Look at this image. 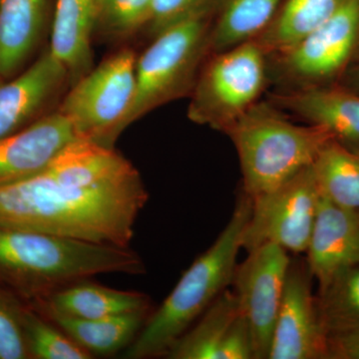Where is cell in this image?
I'll return each mask as SVG.
<instances>
[{"label": "cell", "instance_id": "44dd1931", "mask_svg": "<svg viewBox=\"0 0 359 359\" xmlns=\"http://www.w3.org/2000/svg\"><path fill=\"white\" fill-rule=\"evenodd\" d=\"M283 0H218L209 56L254 40L268 27Z\"/></svg>", "mask_w": 359, "mask_h": 359}, {"label": "cell", "instance_id": "603a6c76", "mask_svg": "<svg viewBox=\"0 0 359 359\" xmlns=\"http://www.w3.org/2000/svg\"><path fill=\"white\" fill-rule=\"evenodd\" d=\"M313 167L323 197L359 211V147L332 139L321 149Z\"/></svg>", "mask_w": 359, "mask_h": 359}, {"label": "cell", "instance_id": "30bf717a", "mask_svg": "<svg viewBox=\"0 0 359 359\" xmlns=\"http://www.w3.org/2000/svg\"><path fill=\"white\" fill-rule=\"evenodd\" d=\"M290 261L283 248L264 245L248 252L233 273V292L252 332L255 359H269Z\"/></svg>", "mask_w": 359, "mask_h": 359}, {"label": "cell", "instance_id": "484cf974", "mask_svg": "<svg viewBox=\"0 0 359 359\" xmlns=\"http://www.w3.org/2000/svg\"><path fill=\"white\" fill-rule=\"evenodd\" d=\"M153 0H106L99 9L96 26L102 34L121 39L149 25Z\"/></svg>", "mask_w": 359, "mask_h": 359}, {"label": "cell", "instance_id": "6da1fadb", "mask_svg": "<svg viewBox=\"0 0 359 359\" xmlns=\"http://www.w3.org/2000/svg\"><path fill=\"white\" fill-rule=\"evenodd\" d=\"M148 199L130 161L78 139L43 171L0 189V226L127 248Z\"/></svg>", "mask_w": 359, "mask_h": 359}, {"label": "cell", "instance_id": "52a82bcc", "mask_svg": "<svg viewBox=\"0 0 359 359\" xmlns=\"http://www.w3.org/2000/svg\"><path fill=\"white\" fill-rule=\"evenodd\" d=\"M136 60L133 51L124 49L71 86L57 109L80 138L113 148L133 104Z\"/></svg>", "mask_w": 359, "mask_h": 359}, {"label": "cell", "instance_id": "cb8c5ba5", "mask_svg": "<svg viewBox=\"0 0 359 359\" xmlns=\"http://www.w3.org/2000/svg\"><path fill=\"white\" fill-rule=\"evenodd\" d=\"M318 314L325 334L359 325V264L340 271L318 287Z\"/></svg>", "mask_w": 359, "mask_h": 359}, {"label": "cell", "instance_id": "7c38bea8", "mask_svg": "<svg viewBox=\"0 0 359 359\" xmlns=\"http://www.w3.org/2000/svg\"><path fill=\"white\" fill-rule=\"evenodd\" d=\"M67 85V70L49 49L20 74L0 80V138L20 132L55 111L51 107Z\"/></svg>", "mask_w": 359, "mask_h": 359}, {"label": "cell", "instance_id": "e0dca14e", "mask_svg": "<svg viewBox=\"0 0 359 359\" xmlns=\"http://www.w3.org/2000/svg\"><path fill=\"white\" fill-rule=\"evenodd\" d=\"M96 20L94 0H56L48 49L67 70L70 86L92 69L91 39Z\"/></svg>", "mask_w": 359, "mask_h": 359}, {"label": "cell", "instance_id": "ac0fdd59", "mask_svg": "<svg viewBox=\"0 0 359 359\" xmlns=\"http://www.w3.org/2000/svg\"><path fill=\"white\" fill-rule=\"evenodd\" d=\"M46 0H0V80L20 72L43 32Z\"/></svg>", "mask_w": 359, "mask_h": 359}, {"label": "cell", "instance_id": "5bb4252c", "mask_svg": "<svg viewBox=\"0 0 359 359\" xmlns=\"http://www.w3.org/2000/svg\"><path fill=\"white\" fill-rule=\"evenodd\" d=\"M306 254V264L318 287L359 264V211L321 197Z\"/></svg>", "mask_w": 359, "mask_h": 359}, {"label": "cell", "instance_id": "83f0119b", "mask_svg": "<svg viewBox=\"0 0 359 359\" xmlns=\"http://www.w3.org/2000/svg\"><path fill=\"white\" fill-rule=\"evenodd\" d=\"M217 0H153L149 28L153 37Z\"/></svg>", "mask_w": 359, "mask_h": 359}, {"label": "cell", "instance_id": "f546056e", "mask_svg": "<svg viewBox=\"0 0 359 359\" xmlns=\"http://www.w3.org/2000/svg\"><path fill=\"white\" fill-rule=\"evenodd\" d=\"M94 1H95L97 7V15H98L99 9H100V7L102 6V4L106 1V0H94Z\"/></svg>", "mask_w": 359, "mask_h": 359}, {"label": "cell", "instance_id": "8992f818", "mask_svg": "<svg viewBox=\"0 0 359 359\" xmlns=\"http://www.w3.org/2000/svg\"><path fill=\"white\" fill-rule=\"evenodd\" d=\"M271 85L269 58L255 40L205 59L190 94L189 119L226 133Z\"/></svg>", "mask_w": 359, "mask_h": 359}, {"label": "cell", "instance_id": "8fae6325", "mask_svg": "<svg viewBox=\"0 0 359 359\" xmlns=\"http://www.w3.org/2000/svg\"><path fill=\"white\" fill-rule=\"evenodd\" d=\"M306 262L290 261L269 359H327V334Z\"/></svg>", "mask_w": 359, "mask_h": 359}, {"label": "cell", "instance_id": "5b68a950", "mask_svg": "<svg viewBox=\"0 0 359 359\" xmlns=\"http://www.w3.org/2000/svg\"><path fill=\"white\" fill-rule=\"evenodd\" d=\"M218 0L163 30L136 60L133 104L123 131L151 111L190 96L205 59Z\"/></svg>", "mask_w": 359, "mask_h": 359}, {"label": "cell", "instance_id": "9a60e30c", "mask_svg": "<svg viewBox=\"0 0 359 359\" xmlns=\"http://www.w3.org/2000/svg\"><path fill=\"white\" fill-rule=\"evenodd\" d=\"M268 100L308 124L327 130L337 140L359 147V95L335 86L275 90Z\"/></svg>", "mask_w": 359, "mask_h": 359}, {"label": "cell", "instance_id": "ba28073f", "mask_svg": "<svg viewBox=\"0 0 359 359\" xmlns=\"http://www.w3.org/2000/svg\"><path fill=\"white\" fill-rule=\"evenodd\" d=\"M359 45V0H347L308 36L287 50L268 56L275 90L327 86L346 68Z\"/></svg>", "mask_w": 359, "mask_h": 359}, {"label": "cell", "instance_id": "7a4b0ae2", "mask_svg": "<svg viewBox=\"0 0 359 359\" xmlns=\"http://www.w3.org/2000/svg\"><path fill=\"white\" fill-rule=\"evenodd\" d=\"M145 271L143 259L129 247L0 226V287L28 306L95 276Z\"/></svg>", "mask_w": 359, "mask_h": 359}, {"label": "cell", "instance_id": "4316f807", "mask_svg": "<svg viewBox=\"0 0 359 359\" xmlns=\"http://www.w3.org/2000/svg\"><path fill=\"white\" fill-rule=\"evenodd\" d=\"M25 302L0 287V359H29L22 327Z\"/></svg>", "mask_w": 359, "mask_h": 359}, {"label": "cell", "instance_id": "ffe728a7", "mask_svg": "<svg viewBox=\"0 0 359 359\" xmlns=\"http://www.w3.org/2000/svg\"><path fill=\"white\" fill-rule=\"evenodd\" d=\"M152 311H139L80 320L60 316H45L92 356L110 355L126 348L136 339Z\"/></svg>", "mask_w": 359, "mask_h": 359}, {"label": "cell", "instance_id": "f1b7e54d", "mask_svg": "<svg viewBox=\"0 0 359 359\" xmlns=\"http://www.w3.org/2000/svg\"><path fill=\"white\" fill-rule=\"evenodd\" d=\"M327 359H359V325L327 335Z\"/></svg>", "mask_w": 359, "mask_h": 359}, {"label": "cell", "instance_id": "2e32d148", "mask_svg": "<svg viewBox=\"0 0 359 359\" xmlns=\"http://www.w3.org/2000/svg\"><path fill=\"white\" fill-rule=\"evenodd\" d=\"M29 306L44 316H60L80 320L152 311L151 299L143 292L111 289L88 280L72 283Z\"/></svg>", "mask_w": 359, "mask_h": 359}, {"label": "cell", "instance_id": "277c9868", "mask_svg": "<svg viewBox=\"0 0 359 359\" xmlns=\"http://www.w3.org/2000/svg\"><path fill=\"white\" fill-rule=\"evenodd\" d=\"M224 134L237 150L243 191L252 199L311 166L334 138L323 127L290 121L268 99L255 104Z\"/></svg>", "mask_w": 359, "mask_h": 359}, {"label": "cell", "instance_id": "4fadbf2b", "mask_svg": "<svg viewBox=\"0 0 359 359\" xmlns=\"http://www.w3.org/2000/svg\"><path fill=\"white\" fill-rule=\"evenodd\" d=\"M80 138L58 109L9 136L0 138V189L35 176Z\"/></svg>", "mask_w": 359, "mask_h": 359}, {"label": "cell", "instance_id": "d6986e66", "mask_svg": "<svg viewBox=\"0 0 359 359\" xmlns=\"http://www.w3.org/2000/svg\"><path fill=\"white\" fill-rule=\"evenodd\" d=\"M347 0H283L268 27L255 39L266 55L294 46L327 22Z\"/></svg>", "mask_w": 359, "mask_h": 359}, {"label": "cell", "instance_id": "3957f363", "mask_svg": "<svg viewBox=\"0 0 359 359\" xmlns=\"http://www.w3.org/2000/svg\"><path fill=\"white\" fill-rule=\"evenodd\" d=\"M252 198L242 191L230 221L214 244L190 266L160 308L150 313L141 332L127 347L125 358L166 356L233 282L242 237L252 214Z\"/></svg>", "mask_w": 359, "mask_h": 359}, {"label": "cell", "instance_id": "7402d4cb", "mask_svg": "<svg viewBox=\"0 0 359 359\" xmlns=\"http://www.w3.org/2000/svg\"><path fill=\"white\" fill-rule=\"evenodd\" d=\"M240 314L233 290H224L199 320L180 337L166 358L219 359L226 334Z\"/></svg>", "mask_w": 359, "mask_h": 359}, {"label": "cell", "instance_id": "9c48e42d", "mask_svg": "<svg viewBox=\"0 0 359 359\" xmlns=\"http://www.w3.org/2000/svg\"><path fill=\"white\" fill-rule=\"evenodd\" d=\"M321 197L311 165L273 190L252 198L242 249L249 252L273 244L287 252H306Z\"/></svg>", "mask_w": 359, "mask_h": 359}, {"label": "cell", "instance_id": "d4e9b609", "mask_svg": "<svg viewBox=\"0 0 359 359\" xmlns=\"http://www.w3.org/2000/svg\"><path fill=\"white\" fill-rule=\"evenodd\" d=\"M22 327L29 359L93 358L55 323L26 304L22 311Z\"/></svg>", "mask_w": 359, "mask_h": 359}]
</instances>
